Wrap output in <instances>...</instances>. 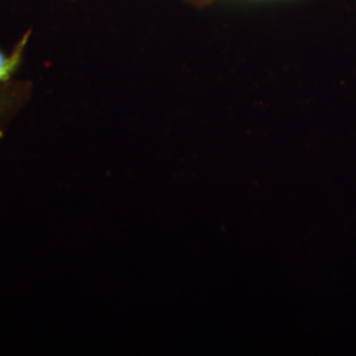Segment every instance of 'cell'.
I'll list each match as a JSON object with an SVG mask.
<instances>
[{
    "label": "cell",
    "mask_w": 356,
    "mask_h": 356,
    "mask_svg": "<svg viewBox=\"0 0 356 356\" xmlns=\"http://www.w3.org/2000/svg\"><path fill=\"white\" fill-rule=\"evenodd\" d=\"M29 36H31V32H26L23 40L17 44V47H16V49L13 51V56L7 57V56H4L3 51H0V82L8 81L11 76H13V72L20 65L22 57H23V51H24L26 41H28Z\"/></svg>",
    "instance_id": "obj_1"
}]
</instances>
